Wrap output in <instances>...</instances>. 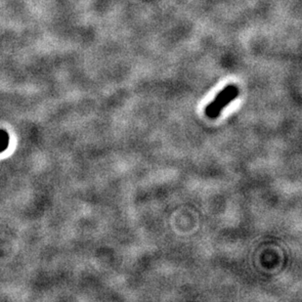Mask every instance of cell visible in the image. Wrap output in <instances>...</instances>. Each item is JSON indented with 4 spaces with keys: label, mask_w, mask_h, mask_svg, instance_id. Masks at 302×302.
I'll list each match as a JSON object with an SVG mask.
<instances>
[{
    "label": "cell",
    "mask_w": 302,
    "mask_h": 302,
    "mask_svg": "<svg viewBox=\"0 0 302 302\" xmlns=\"http://www.w3.org/2000/svg\"><path fill=\"white\" fill-rule=\"evenodd\" d=\"M10 137L5 129H0V154L5 152L9 146Z\"/></svg>",
    "instance_id": "cell-2"
},
{
    "label": "cell",
    "mask_w": 302,
    "mask_h": 302,
    "mask_svg": "<svg viewBox=\"0 0 302 302\" xmlns=\"http://www.w3.org/2000/svg\"><path fill=\"white\" fill-rule=\"evenodd\" d=\"M240 90L237 85L229 84L224 87L219 93L214 97L213 102H211L205 109V114L208 118L215 120L217 119L221 112L239 96Z\"/></svg>",
    "instance_id": "cell-1"
}]
</instances>
